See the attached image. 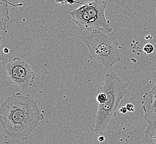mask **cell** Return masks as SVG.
Returning a JSON list of instances; mask_svg holds the SVG:
<instances>
[{"label": "cell", "instance_id": "1", "mask_svg": "<svg viewBox=\"0 0 156 144\" xmlns=\"http://www.w3.org/2000/svg\"><path fill=\"white\" fill-rule=\"evenodd\" d=\"M38 103L30 94L13 93L0 107V122L5 133L26 140L44 119Z\"/></svg>", "mask_w": 156, "mask_h": 144}, {"label": "cell", "instance_id": "2", "mask_svg": "<svg viewBox=\"0 0 156 144\" xmlns=\"http://www.w3.org/2000/svg\"><path fill=\"white\" fill-rule=\"evenodd\" d=\"M129 84L123 82L120 75L115 73H108L102 83L101 91L106 95L104 103L99 104L95 121V132L105 131L111 118L115 115L117 106L127 94Z\"/></svg>", "mask_w": 156, "mask_h": 144}, {"label": "cell", "instance_id": "3", "mask_svg": "<svg viewBox=\"0 0 156 144\" xmlns=\"http://www.w3.org/2000/svg\"><path fill=\"white\" fill-rule=\"evenodd\" d=\"M91 59L108 69L122 60L117 39L101 31H92L84 37Z\"/></svg>", "mask_w": 156, "mask_h": 144}, {"label": "cell", "instance_id": "4", "mask_svg": "<svg viewBox=\"0 0 156 144\" xmlns=\"http://www.w3.org/2000/svg\"><path fill=\"white\" fill-rule=\"evenodd\" d=\"M107 3L104 0H93L69 12L72 20L81 30L101 31L112 33L110 21L105 16Z\"/></svg>", "mask_w": 156, "mask_h": 144}, {"label": "cell", "instance_id": "5", "mask_svg": "<svg viewBox=\"0 0 156 144\" xmlns=\"http://www.w3.org/2000/svg\"><path fill=\"white\" fill-rule=\"evenodd\" d=\"M6 70L9 81L22 89H27L32 87L36 78L30 65L19 57L9 61Z\"/></svg>", "mask_w": 156, "mask_h": 144}, {"label": "cell", "instance_id": "6", "mask_svg": "<svg viewBox=\"0 0 156 144\" xmlns=\"http://www.w3.org/2000/svg\"><path fill=\"white\" fill-rule=\"evenodd\" d=\"M142 104L144 112V120L148 123L156 122V84L149 92L144 93Z\"/></svg>", "mask_w": 156, "mask_h": 144}, {"label": "cell", "instance_id": "7", "mask_svg": "<svg viewBox=\"0 0 156 144\" xmlns=\"http://www.w3.org/2000/svg\"><path fill=\"white\" fill-rule=\"evenodd\" d=\"M9 4L15 7L23 6L22 3L14 5L7 0L0 1V30L4 32H7V23L9 20Z\"/></svg>", "mask_w": 156, "mask_h": 144}, {"label": "cell", "instance_id": "8", "mask_svg": "<svg viewBox=\"0 0 156 144\" xmlns=\"http://www.w3.org/2000/svg\"><path fill=\"white\" fill-rule=\"evenodd\" d=\"M141 143L156 144V122L147 125Z\"/></svg>", "mask_w": 156, "mask_h": 144}, {"label": "cell", "instance_id": "9", "mask_svg": "<svg viewBox=\"0 0 156 144\" xmlns=\"http://www.w3.org/2000/svg\"><path fill=\"white\" fill-rule=\"evenodd\" d=\"M106 99V95L104 92H100V93L97 95L96 97V101L99 103V104H101L105 102Z\"/></svg>", "mask_w": 156, "mask_h": 144}, {"label": "cell", "instance_id": "10", "mask_svg": "<svg viewBox=\"0 0 156 144\" xmlns=\"http://www.w3.org/2000/svg\"><path fill=\"white\" fill-rule=\"evenodd\" d=\"M154 50L153 45L151 43H147L144 45L143 48V51L146 54H151L153 53Z\"/></svg>", "mask_w": 156, "mask_h": 144}, {"label": "cell", "instance_id": "11", "mask_svg": "<svg viewBox=\"0 0 156 144\" xmlns=\"http://www.w3.org/2000/svg\"><path fill=\"white\" fill-rule=\"evenodd\" d=\"M126 108L127 109L128 111L129 112H135V109L133 104H132V103H129L126 105Z\"/></svg>", "mask_w": 156, "mask_h": 144}, {"label": "cell", "instance_id": "12", "mask_svg": "<svg viewBox=\"0 0 156 144\" xmlns=\"http://www.w3.org/2000/svg\"><path fill=\"white\" fill-rule=\"evenodd\" d=\"M69 0H55V2L58 3H60L62 5H65L68 3Z\"/></svg>", "mask_w": 156, "mask_h": 144}, {"label": "cell", "instance_id": "13", "mask_svg": "<svg viewBox=\"0 0 156 144\" xmlns=\"http://www.w3.org/2000/svg\"><path fill=\"white\" fill-rule=\"evenodd\" d=\"M119 111L122 114H126V113L128 111V110H127V109L126 108V107L125 106H122L119 110Z\"/></svg>", "mask_w": 156, "mask_h": 144}, {"label": "cell", "instance_id": "14", "mask_svg": "<svg viewBox=\"0 0 156 144\" xmlns=\"http://www.w3.org/2000/svg\"><path fill=\"white\" fill-rule=\"evenodd\" d=\"M98 140H99V141L100 142H102L104 141V140H105V138L103 136H99Z\"/></svg>", "mask_w": 156, "mask_h": 144}, {"label": "cell", "instance_id": "15", "mask_svg": "<svg viewBox=\"0 0 156 144\" xmlns=\"http://www.w3.org/2000/svg\"><path fill=\"white\" fill-rule=\"evenodd\" d=\"M3 53L5 54H8L9 53V49L8 48H5L3 49Z\"/></svg>", "mask_w": 156, "mask_h": 144}]
</instances>
